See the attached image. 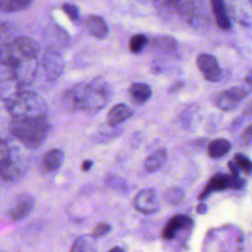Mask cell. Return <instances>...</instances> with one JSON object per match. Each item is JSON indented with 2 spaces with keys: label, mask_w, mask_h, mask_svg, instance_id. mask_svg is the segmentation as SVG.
<instances>
[{
  "label": "cell",
  "mask_w": 252,
  "mask_h": 252,
  "mask_svg": "<svg viewBox=\"0 0 252 252\" xmlns=\"http://www.w3.org/2000/svg\"><path fill=\"white\" fill-rule=\"evenodd\" d=\"M86 27L90 32L98 38H103L107 34V26L104 20L99 16L91 15L86 19Z\"/></svg>",
  "instance_id": "ac0fdd59"
},
{
  "label": "cell",
  "mask_w": 252,
  "mask_h": 252,
  "mask_svg": "<svg viewBox=\"0 0 252 252\" xmlns=\"http://www.w3.org/2000/svg\"><path fill=\"white\" fill-rule=\"evenodd\" d=\"M131 115H132V111L126 104L124 103L115 104L113 107L110 108V110L107 113V116H106L107 124L111 127L117 126L118 124L128 119Z\"/></svg>",
  "instance_id": "9a60e30c"
},
{
  "label": "cell",
  "mask_w": 252,
  "mask_h": 252,
  "mask_svg": "<svg viewBox=\"0 0 252 252\" xmlns=\"http://www.w3.org/2000/svg\"><path fill=\"white\" fill-rule=\"evenodd\" d=\"M38 51L39 46L34 39L19 36L12 41L3 42L0 45V65L11 70L24 60L35 59Z\"/></svg>",
  "instance_id": "3957f363"
},
{
  "label": "cell",
  "mask_w": 252,
  "mask_h": 252,
  "mask_svg": "<svg viewBox=\"0 0 252 252\" xmlns=\"http://www.w3.org/2000/svg\"><path fill=\"white\" fill-rule=\"evenodd\" d=\"M129 95L135 103L142 104L151 97L152 90L147 84L136 83L129 88Z\"/></svg>",
  "instance_id": "d6986e66"
},
{
  "label": "cell",
  "mask_w": 252,
  "mask_h": 252,
  "mask_svg": "<svg viewBox=\"0 0 252 252\" xmlns=\"http://www.w3.org/2000/svg\"><path fill=\"white\" fill-rule=\"evenodd\" d=\"M25 172L21 155L8 141L0 139V178L5 181H18Z\"/></svg>",
  "instance_id": "277c9868"
},
{
  "label": "cell",
  "mask_w": 252,
  "mask_h": 252,
  "mask_svg": "<svg viewBox=\"0 0 252 252\" xmlns=\"http://www.w3.org/2000/svg\"><path fill=\"white\" fill-rule=\"evenodd\" d=\"M196 64L207 81L216 83L221 79V69L213 55L206 53L199 54L196 59Z\"/></svg>",
  "instance_id": "9c48e42d"
},
{
  "label": "cell",
  "mask_w": 252,
  "mask_h": 252,
  "mask_svg": "<svg viewBox=\"0 0 252 252\" xmlns=\"http://www.w3.org/2000/svg\"><path fill=\"white\" fill-rule=\"evenodd\" d=\"M11 26L7 23H0V39L7 38L11 35Z\"/></svg>",
  "instance_id": "1f68e13d"
},
{
  "label": "cell",
  "mask_w": 252,
  "mask_h": 252,
  "mask_svg": "<svg viewBox=\"0 0 252 252\" xmlns=\"http://www.w3.org/2000/svg\"><path fill=\"white\" fill-rule=\"evenodd\" d=\"M49 130L50 124L47 118H12L10 123L11 134L31 150L38 148L43 143Z\"/></svg>",
  "instance_id": "6da1fadb"
},
{
  "label": "cell",
  "mask_w": 252,
  "mask_h": 252,
  "mask_svg": "<svg viewBox=\"0 0 252 252\" xmlns=\"http://www.w3.org/2000/svg\"><path fill=\"white\" fill-rule=\"evenodd\" d=\"M32 5L28 0H0V11L5 13H15L28 9Z\"/></svg>",
  "instance_id": "cb8c5ba5"
},
{
  "label": "cell",
  "mask_w": 252,
  "mask_h": 252,
  "mask_svg": "<svg viewBox=\"0 0 252 252\" xmlns=\"http://www.w3.org/2000/svg\"><path fill=\"white\" fill-rule=\"evenodd\" d=\"M86 84L87 83H79L64 93L62 104L66 110L71 112L82 110Z\"/></svg>",
  "instance_id": "5bb4252c"
},
{
  "label": "cell",
  "mask_w": 252,
  "mask_h": 252,
  "mask_svg": "<svg viewBox=\"0 0 252 252\" xmlns=\"http://www.w3.org/2000/svg\"><path fill=\"white\" fill-rule=\"evenodd\" d=\"M231 148L230 143L225 139H215L208 145V155L212 158H220L225 156Z\"/></svg>",
  "instance_id": "44dd1931"
},
{
  "label": "cell",
  "mask_w": 252,
  "mask_h": 252,
  "mask_svg": "<svg viewBox=\"0 0 252 252\" xmlns=\"http://www.w3.org/2000/svg\"><path fill=\"white\" fill-rule=\"evenodd\" d=\"M184 197V193L179 188H170L166 190L163 194V199L167 204L176 205L179 204Z\"/></svg>",
  "instance_id": "4316f807"
},
{
  "label": "cell",
  "mask_w": 252,
  "mask_h": 252,
  "mask_svg": "<svg viewBox=\"0 0 252 252\" xmlns=\"http://www.w3.org/2000/svg\"><path fill=\"white\" fill-rule=\"evenodd\" d=\"M108 252H124V250H123V248H121L119 246H114Z\"/></svg>",
  "instance_id": "8d00e7d4"
},
{
  "label": "cell",
  "mask_w": 252,
  "mask_h": 252,
  "mask_svg": "<svg viewBox=\"0 0 252 252\" xmlns=\"http://www.w3.org/2000/svg\"><path fill=\"white\" fill-rule=\"evenodd\" d=\"M207 206L205 204H199L196 208V211L198 214H205L207 212Z\"/></svg>",
  "instance_id": "d590c367"
},
{
  "label": "cell",
  "mask_w": 252,
  "mask_h": 252,
  "mask_svg": "<svg viewBox=\"0 0 252 252\" xmlns=\"http://www.w3.org/2000/svg\"><path fill=\"white\" fill-rule=\"evenodd\" d=\"M64 154L59 149H51L42 158V166L46 171H56L62 164Z\"/></svg>",
  "instance_id": "e0dca14e"
},
{
  "label": "cell",
  "mask_w": 252,
  "mask_h": 252,
  "mask_svg": "<svg viewBox=\"0 0 252 252\" xmlns=\"http://www.w3.org/2000/svg\"><path fill=\"white\" fill-rule=\"evenodd\" d=\"M148 43V38L145 34L137 33L134 34L129 40V49L132 53L138 54L141 53L142 50L145 48L146 44Z\"/></svg>",
  "instance_id": "484cf974"
},
{
  "label": "cell",
  "mask_w": 252,
  "mask_h": 252,
  "mask_svg": "<svg viewBox=\"0 0 252 252\" xmlns=\"http://www.w3.org/2000/svg\"><path fill=\"white\" fill-rule=\"evenodd\" d=\"M234 163L237 165L239 170H242L245 173L252 172V161L243 154L237 153L234 155Z\"/></svg>",
  "instance_id": "83f0119b"
},
{
  "label": "cell",
  "mask_w": 252,
  "mask_h": 252,
  "mask_svg": "<svg viewBox=\"0 0 252 252\" xmlns=\"http://www.w3.org/2000/svg\"><path fill=\"white\" fill-rule=\"evenodd\" d=\"M250 92L246 87H233L221 92L217 98V105L222 110H229L237 105Z\"/></svg>",
  "instance_id": "8fae6325"
},
{
  "label": "cell",
  "mask_w": 252,
  "mask_h": 252,
  "mask_svg": "<svg viewBox=\"0 0 252 252\" xmlns=\"http://www.w3.org/2000/svg\"><path fill=\"white\" fill-rule=\"evenodd\" d=\"M92 165H93V161H92L91 159H86V160L83 161L82 166H81V169H82L83 171H89V170L91 169Z\"/></svg>",
  "instance_id": "e575fe53"
},
{
  "label": "cell",
  "mask_w": 252,
  "mask_h": 252,
  "mask_svg": "<svg viewBox=\"0 0 252 252\" xmlns=\"http://www.w3.org/2000/svg\"><path fill=\"white\" fill-rule=\"evenodd\" d=\"M109 230H110V225L109 224L104 223V222H99L93 229V231L91 233V237H93L94 239L101 237V236L105 235L106 233H108Z\"/></svg>",
  "instance_id": "f546056e"
},
{
  "label": "cell",
  "mask_w": 252,
  "mask_h": 252,
  "mask_svg": "<svg viewBox=\"0 0 252 252\" xmlns=\"http://www.w3.org/2000/svg\"><path fill=\"white\" fill-rule=\"evenodd\" d=\"M111 95L108 83L102 78L93 79L86 84L82 110L93 114L105 106Z\"/></svg>",
  "instance_id": "5b68a950"
},
{
  "label": "cell",
  "mask_w": 252,
  "mask_h": 252,
  "mask_svg": "<svg viewBox=\"0 0 252 252\" xmlns=\"http://www.w3.org/2000/svg\"><path fill=\"white\" fill-rule=\"evenodd\" d=\"M245 185V181L240 176H232L230 174L224 173H217L213 175L206 186L204 187L203 191L199 194L198 199L204 200L210 194L216 191H222L226 189H241Z\"/></svg>",
  "instance_id": "8992f818"
},
{
  "label": "cell",
  "mask_w": 252,
  "mask_h": 252,
  "mask_svg": "<svg viewBox=\"0 0 252 252\" xmlns=\"http://www.w3.org/2000/svg\"><path fill=\"white\" fill-rule=\"evenodd\" d=\"M38 63L35 59H27L11 69V77L22 87L32 84L36 76Z\"/></svg>",
  "instance_id": "ba28073f"
},
{
  "label": "cell",
  "mask_w": 252,
  "mask_h": 252,
  "mask_svg": "<svg viewBox=\"0 0 252 252\" xmlns=\"http://www.w3.org/2000/svg\"><path fill=\"white\" fill-rule=\"evenodd\" d=\"M41 67L48 80H57L64 70V61L61 54L53 47H47L41 57Z\"/></svg>",
  "instance_id": "52a82bcc"
},
{
  "label": "cell",
  "mask_w": 252,
  "mask_h": 252,
  "mask_svg": "<svg viewBox=\"0 0 252 252\" xmlns=\"http://www.w3.org/2000/svg\"><path fill=\"white\" fill-rule=\"evenodd\" d=\"M70 252H96V246L94 238L87 235L78 237L71 248Z\"/></svg>",
  "instance_id": "603a6c76"
},
{
  "label": "cell",
  "mask_w": 252,
  "mask_h": 252,
  "mask_svg": "<svg viewBox=\"0 0 252 252\" xmlns=\"http://www.w3.org/2000/svg\"><path fill=\"white\" fill-rule=\"evenodd\" d=\"M244 87L251 90L252 89V71H250L245 77H244Z\"/></svg>",
  "instance_id": "836d02e7"
},
{
  "label": "cell",
  "mask_w": 252,
  "mask_h": 252,
  "mask_svg": "<svg viewBox=\"0 0 252 252\" xmlns=\"http://www.w3.org/2000/svg\"><path fill=\"white\" fill-rule=\"evenodd\" d=\"M134 208L142 214H153L158 209L157 193L154 189L141 190L133 201Z\"/></svg>",
  "instance_id": "4fadbf2b"
},
{
  "label": "cell",
  "mask_w": 252,
  "mask_h": 252,
  "mask_svg": "<svg viewBox=\"0 0 252 252\" xmlns=\"http://www.w3.org/2000/svg\"><path fill=\"white\" fill-rule=\"evenodd\" d=\"M227 166H228V169L230 171V175H232V176H239V168L234 163V161L229 160L227 162Z\"/></svg>",
  "instance_id": "d6a6232c"
},
{
  "label": "cell",
  "mask_w": 252,
  "mask_h": 252,
  "mask_svg": "<svg viewBox=\"0 0 252 252\" xmlns=\"http://www.w3.org/2000/svg\"><path fill=\"white\" fill-rule=\"evenodd\" d=\"M153 46L162 52H171L176 48V41L170 36H158L153 39Z\"/></svg>",
  "instance_id": "d4e9b609"
},
{
  "label": "cell",
  "mask_w": 252,
  "mask_h": 252,
  "mask_svg": "<svg viewBox=\"0 0 252 252\" xmlns=\"http://www.w3.org/2000/svg\"><path fill=\"white\" fill-rule=\"evenodd\" d=\"M241 140L245 145H252V124L243 130L241 134Z\"/></svg>",
  "instance_id": "4dcf8cb0"
},
{
  "label": "cell",
  "mask_w": 252,
  "mask_h": 252,
  "mask_svg": "<svg viewBox=\"0 0 252 252\" xmlns=\"http://www.w3.org/2000/svg\"><path fill=\"white\" fill-rule=\"evenodd\" d=\"M167 158L166 151L164 149H158L153 152L145 160V167L149 172L157 171L165 162Z\"/></svg>",
  "instance_id": "7402d4cb"
},
{
  "label": "cell",
  "mask_w": 252,
  "mask_h": 252,
  "mask_svg": "<svg viewBox=\"0 0 252 252\" xmlns=\"http://www.w3.org/2000/svg\"><path fill=\"white\" fill-rule=\"evenodd\" d=\"M211 5H212V11L218 27L220 30L228 31L231 25L225 11L224 3L221 0H212Z\"/></svg>",
  "instance_id": "2e32d148"
},
{
  "label": "cell",
  "mask_w": 252,
  "mask_h": 252,
  "mask_svg": "<svg viewBox=\"0 0 252 252\" xmlns=\"http://www.w3.org/2000/svg\"><path fill=\"white\" fill-rule=\"evenodd\" d=\"M192 220L185 215L173 216L164 225L161 231V237L164 240H173L178 236L180 231H188L192 227Z\"/></svg>",
  "instance_id": "7c38bea8"
},
{
  "label": "cell",
  "mask_w": 252,
  "mask_h": 252,
  "mask_svg": "<svg viewBox=\"0 0 252 252\" xmlns=\"http://www.w3.org/2000/svg\"><path fill=\"white\" fill-rule=\"evenodd\" d=\"M34 207V198L27 193H23L14 198L9 208V217L13 220H20L32 211Z\"/></svg>",
  "instance_id": "30bf717a"
},
{
  "label": "cell",
  "mask_w": 252,
  "mask_h": 252,
  "mask_svg": "<svg viewBox=\"0 0 252 252\" xmlns=\"http://www.w3.org/2000/svg\"><path fill=\"white\" fill-rule=\"evenodd\" d=\"M22 90H24V87H22L16 80L10 77L9 79L3 81L0 85V98L5 103Z\"/></svg>",
  "instance_id": "ffe728a7"
},
{
  "label": "cell",
  "mask_w": 252,
  "mask_h": 252,
  "mask_svg": "<svg viewBox=\"0 0 252 252\" xmlns=\"http://www.w3.org/2000/svg\"><path fill=\"white\" fill-rule=\"evenodd\" d=\"M12 118H47V105L44 99L34 92L22 90L14 97L5 102Z\"/></svg>",
  "instance_id": "7a4b0ae2"
},
{
  "label": "cell",
  "mask_w": 252,
  "mask_h": 252,
  "mask_svg": "<svg viewBox=\"0 0 252 252\" xmlns=\"http://www.w3.org/2000/svg\"><path fill=\"white\" fill-rule=\"evenodd\" d=\"M62 10L65 12V14L72 20L77 21L79 20L80 14H79V8L71 3H64L62 5Z\"/></svg>",
  "instance_id": "f1b7e54d"
}]
</instances>
